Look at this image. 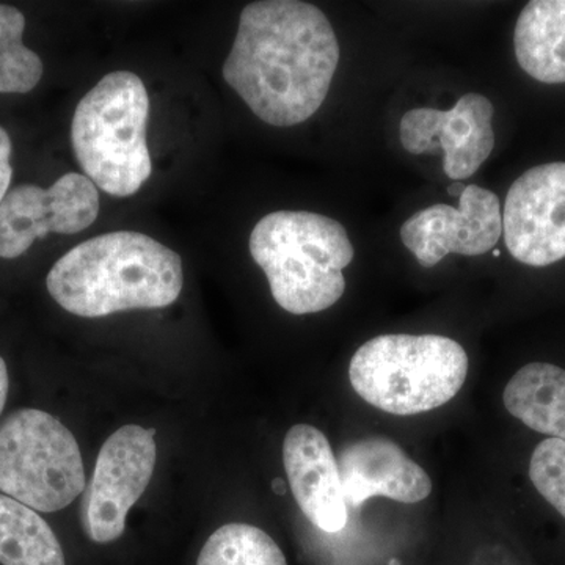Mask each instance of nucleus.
<instances>
[{
	"label": "nucleus",
	"mask_w": 565,
	"mask_h": 565,
	"mask_svg": "<svg viewBox=\"0 0 565 565\" xmlns=\"http://www.w3.org/2000/svg\"><path fill=\"white\" fill-rule=\"evenodd\" d=\"M9 388V370H7V364L3 362L2 356H0V415H2L3 407H6Z\"/></svg>",
	"instance_id": "412c9836"
},
{
	"label": "nucleus",
	"mask_w": 565,
	"mask_h": 565,
	"mask_svg": "<svg viewBox=\"0 0 565 565\" xmlns=\"http://www.w3.org/2000/svg\"><path fill=\"white\" fill-rule=\"evenodd\" d=\"M505 411L550 438L565 441V370L552 363H527L512 375L503 393Z\"/></svg>",
	"instance_id": "2eb2a0df"
},
{
	"label": "nucleus",
	"mask_w": 565,
	"mask_h": 565,
	"mask_svg": "<svg viewBox=\"0 0 565 565\" xmlns=\"http://www.w3.org/2000/svg\"><path fill=\"white\" fill-rule=\"evenodd\" d=\"M0 564L66 565L57 535L33 509L0 494Z\"/></svg>",
	"instance_id": "dca6fc26"
},
{
	"label": "nucleus",
	"mask_w": 565,
	"mask_h": 565,
	"mask_svg": "<svg viewBox=\"0 0 565 565\" xmlns=\"http://www.w3.org/2000/svg\"><path fill=\"white\" fill-rule=\"evenodd\" d=\"M503 234L500 199L479 185H467L459 207L435 204L416 212L401 228V239L423 267L449 253L479 256L493 250Z\"/></svg>",
	"instance_id": "9d476101"
},
{
	"label": "nucleus",
	"mask_w": 565,
	"mask_h": 565,
	"mask_svg": "<svg viewBox=\"0 0 565 565\" xmlns=\"http://www.w3.org/2000/svg\"><path fill=\"white\" fill-rule=\"evenodd\" d=\"M493 256H500V250H493Z\"/></svg>",
	"instance_id": "393cba45"
},
{
	"label": "nucleus",
	"mask_w": 565,
	"mask_h": 565,
	"mask_svg": "<svg viewBox=\"0 0 565 565\" xmlns=\"http://www.w3.org/2000/svg\"><path fill=\"white\" fill-rule=\"evenodd\" d=\"M505 247L516 262L545 267L565 258V162L527 170L509 189Z\"/></svg>",
	"instance_id": "1a4fd4ad"
},
{
	"label": "nucleus",
	"mask_w": 565,
	"mask_h": 565,
	"mask_svg": "<svg viewBox=\"0 0 565 565\" xmlns=\"http://www.w3.org/2000/svg\"><path fill=\"white\" fill-rule=\"evenodd\" d=\"M340 62L332 24L318 7L264 0L245 7L223 79L253 114L277 128L310 120Z\"/></svg>",
	"instance_id": "f257e3e1"
},
{
	"label": "nucleus",
	"mask_w": 565,
	"mask_h": 565,
	"mask_svg": "<svg viewBox=\"0 0 565 565\" xmlns=\"http://www.w3.org/2000/svg\"><path fill=\"white\" fill-rule=\"evenodd\" d=\"M84 490V460L65 424L36 408L0 424V492L33 511L57 512Z\"/></svg>",
	"instance_id": "423d86ee"
},
{
	"label": "nucleus",
	"mask_w": 565,
	"mask_h": 565,
	"mask_svg": "<svg viewBox=\"0 0 565 565\" xmlns=\"http://www.w3.org/2000/svg\"><path fill=\"white\" fill-rule=\"evenodd\" d=\"M465 189H467V185H465L463 182L456 181V182H452L451 185H449L448 193L451 196H459V199H460V195H462V193L465 192Z\"/></svg>",
	"instance_id": "4be33fe9"
},
{
	"label": "nucleus",
	"mask_w": 565,
	"mask_h": 565,
	"mask_svg": "<svg viewBox=\"0 0 565 565\" xmlns=\"http://www.w3.org/2000/svg\"><path fill=\"white\" fill-rule=\"evenodd\" d=\"M515 57L533 79L565 82V0H533L516 20Z\"/></svg>",
	"instance_id": "4468645a"
},
{
	"label": "nucleus",
	"mask_w": 565,
	"mask_h": 565,
	"mask_svg": "<svg viewBox=\"0 0 565 565\" xmlns=\"http://www.w3.org/2000/svg\"><path fill=\"white\" fill-rule=\"evenodd\" d=\"M150 98L131 71L104 76L77 104L71 145L85 177L111 196H131L150 180Z\"/></svg>",
	"instance_id": "20e7f679"
},
{
	"label": "nucleus",
	"mask_w": 565,
	"mask_h": 565,
	"mask_svg": "<svg viewBox=\"0 0 565 565\" xmlns=\"http://www.w3.org/2000/svg\"><path fill=\"white\" fill-rule=\"evenodd\" d=\"M493 104L478 93L463 95L451 110L419 107L401 120V143L412 154L445 151L444 170L452 181L473 177L494 147Z\"/></svg>",
	"instance_id": "9b49d317"
},
{
	"label": "nucleus",
	"mask_w": 565,
	"mask_h": 565,
	"mask_svg": "<svg viewBox=\"0 0 565 565\" xmlns=\"http://www.w3.org/2000/svg\"><path fill=\"white\" fill-rule=\"evenodd\" d=\"M154 429L122 426L107 438L82 501L85 533L93 542L110 544L126 530L132 505L150 486L156 467Z\"/></svg>",
	"instance_id": "0eeeda50"
},
{
	"label": "nucleus",
	"mask_w": 565,
	"mask_h": 565,
	"mask_svg": "<svg viewBox=\"0 0 565 565\" xmlns=\"http://www.w3.org/2000/svg\"><path fill=\"white\" fill-rule=\"evenodd\" d=\"M11 139L9 132L0 126V203L10 192L11 178H13V169H11Z\"/></svg>",
	"instance_id": "aec40b11"
},
{
	"label": "nucleus",
	"mask_w": 565,
	"mask_h": 565,
	"mask_svg": "<svg viewBox=\"0 0 565 565\" xmlns=\"http://www.w3.org/2000/svg\"><path fill=\"white\" fill-rule=\"evenodd\" d=\"M98 215V189L85 174H63L50 189L17 185L0 203V258H20L50 233L84 232Z\"/></svg>",
	"instance_id": "6e6552de"
},
{
	"label": "nucleus",
	"mask_w": 565,
	"mask_h": 565,
	"mask_svg": "<svg viewBox=\"0 0 565 565\" xmlns=\"http://www.w3.org/2000/svg\"><path fill=\"white\" fill-rule=\"evenodd\" d=\"M468 374L462 345L440 334H381L353 353L349 379L367 404L418 415L456 397Z\"/></svg>",
	"instance_id": "39448f33"
},
{
	"label": "nucleus",
	"mask_w": 565,
	"mask_h": 565,
	"mask_svg": "<svg viewBox=\"0 0 565 565\" xmlns=\"http://www.w3.org/2000/svg\"><path fill=\"white\" fill-rule=\"evenodd\" d=\"M196 565H288L280 546L259 527L230 523L207 539Z\"/></svg>",
	"instance_id": "f3484780"
},
{
	"label": "nucleus",
	"mask_w": 565,
	"mask_h": 565,
	"mask_svg": "<svg viewBox=\"0 0 565 565\" xmlns=\"http://www.w3.org/2000/svg\"><path fill=\"white\" fill-rule=\"evenodd\" d=\"M530 479L546 503L565 519V441L545 438L530 460Z\"/></svg>",
	"instance_id": "6ab92c4d"
},
{
	"label": "nucleus",
	"mask_w": 565,
	"mask_h": 565,
	"mask_svg": "<svg viewBox=\"0 0 565 565\" xmlns=\"http://www.w3.org/2000/svg\"><path fill=\"white\" fill-rule=\"evenodd\" d=\"M338 468L345 503L355 509L374 497L415 504L433 492L426 470L388 438H360L344 446Z\"/></svg>",
	"instance_id": "ddd939ff"
},
{
	"label": "nucleus",
	"mask_w": 565,
	"mask_h": 565,
	"mask_svg": "<svg viewBox=\"0 0 565 565\" xmlns=\"http://www.w3.org/2000/svg\"><path fill=\"white\" fill-rule=\"evenodd\" d=\"M25 18L14 7L0 6V93H29L43 77L40 55L22 43Z\"/></svg>",
	"instance_id": "a211bd4d"
},
{
	"label": "nucleus",
	"mask_w": 565,
	"mask_h": 565,
	"mask_svg": "<svg viewBox=\"0 0 565 565\" xmlns=\"http://www.w3.org/2000/svg\"><path fill=\"white\" fill-rule=\"evenodd\" d=\"M182 285L181 256L136 232L102 234L71 248L46 280L52 299L81 318L166 308Z\"/></svg>",
	"instance_id": "f03ea898"
},
{
	"label": "nucleus",
	"mask_w": 565,
	"mask_h": 565,
	"mask_svg": "<svg viewBox=\"0 0 565 565\" xmlns=\"http://www.w3.org/2000/svg\"><path fill=\"white\" fill-rule=\"evenodd\" d=\"M390 565H399V563H397V559H393V561H390Z\"/></svg>",
	"instance_id": "b1692460"
},
{
	"label": "nucleus",
	"mask_w": 565,
	"mask_h": 565,
	"mask_svg": "<svg viewBox=\"0 0 565 565\" xmlns=\"http://www.w3.org/2000/svg\"><path fill=\"white\" fill-rule=\"evenodd\" d=\"M274 490L275 492H278L280 494L285 493V484H282L281 479H277V481H274Z\"/></svg>",
	"instance_id": "5701e85b"
},
{
	"label": "nucleus",
	"mask_w": 565,
	"mask_h": 565,
	"mask_svg": "<svg viewBox=\"0 0 565 565\" xmlns=\"http://www.w3.org/2000/svg\"><path fill=\"white\" fill-rule=\"evenodd\" d=\"M252 258L288 313H321L343 297L353 247L340 222L308 211H277L256 223Z\"/></svg>",
	"instance_id": "7ed1b4c3"
},
{
	"label": "nucleus",
	"mask_w": 565,
	"mask_h": 565,
	"mask_svg": "<svg viewBox=\"0 0 565 565\" xmlns=\"http://www.w3.org/2000/svg\"><path fill=\"white\" fill-rule=\"evenodd\" d=\"M282 462L303 515L326 533L344 530L348 503L338 460L326 435L310 424H296L286 434Z\"/></svg>",
	"instance_id": "f8f14e48"
}]
</instances>
